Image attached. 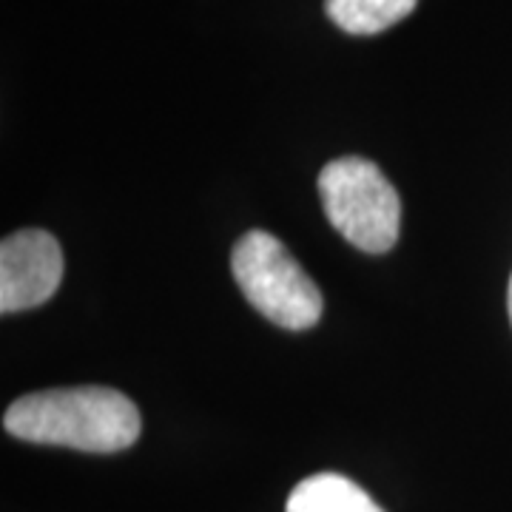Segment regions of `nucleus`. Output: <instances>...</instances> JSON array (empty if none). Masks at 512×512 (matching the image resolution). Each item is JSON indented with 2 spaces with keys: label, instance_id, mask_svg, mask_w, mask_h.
I'll list each match as a JSON object with an SVG mask.
<instances>
[{
  "label": "nucleus",
  "instance_id": "nucleus-6",
  "mask_svg": "<svg viewBox=\"0 0 512 512\" xmlns=\"http://www.w3.org/2000/svg\"><path fill=\"white\" fill-rule=\"evenodd\" d=\"M419 0H325L330 20L348 35H379L404 20Z\"/></svg>",
  "mask_w": 512,
  "mask_h": 512
},
{
  "label": "nucleus",
  "instance_id": "nucleus-5",
  "mask_svg": "<svg viewBox=\"0 0 512 512\" xmlns=\"http://www.w3.org/2000/svg\"><path fill=\"white\" fill-rule=\"evenodd\" d=\"M285 512H384L350 478L319 473L293 487Z\"/></svg>",
  "mask_w": 512,
  "mask_h": 512
},
{
  "label": "nucleus",
  "instance_id": "nucleus-7",
  "mask_svg": "<svg viewBox=\"0 0 512 512\" xmlns=\"http://www.w3.org/2000/svg\"><path fill=\"white\" fill-rule=\"evenodd\" d=\"M510 319H512V279H510Z\"/></svg>",
  "mask_w": 512,
  "mask_h": 512
},
{
  "label": "nucleus",
  "instance_id": "nucleus-3",
  "mask_svg": "<svg viewBox=\"0 0 512 512\" xmlns=\"http://www.w3.org/2000/svg\"><path fill=\"white\" fill-rule=\"evenodd\" d=\"M231 271L256 311L285 330H308L322 316V291L293 254L268 231L239 239Z\"/></svg>",
  "mask_w": 512,
  "mask_h": 512
},
{
  "label": "nucleus",
  "instance_id": "nucleus-4",
  "mask_svg": "<svg viewBox=\"0 0 512 512\" xmlns=\"http://www.w3.org/2000/svg\"><path fill=\"white\" fill-rule=\"evenodd\" d=\"M63 279V251L49 231L23 228L0 245V313L49 302Z\"/></svg>",
  "mask_w": 512,
  "mask_h": 512
},
{
  "label": "nucleus",
  "instance_id": "nucleus-1",
  "mask_svg": "<svg viewBox=\"0 0 512 512\" xmlns=\"http://www.w3.org/2000/svg\"><path fill=\"white\" fill-rule=\"evenodd\" d=\"M3 427L32 444L72 447L83 453H120L140 439L134 402L111 387H57L9 404Z\"/></svg>",
  "mask_w": 512,
  "mask_h": 512
},
{
  "label": "nucleus",
  "instance_id": "nucleus-2",
  "mask_svg": "<svg viewBox=\"0 0 512 512\" xmlns=\"http://www.w3.org/2000/svg\"><path fill=\"white\" fill-rule=\"evenodd\" d=\"M319 197L330 225L365 254H384L402 231V200L365 157H339L319 174Z\"/></svg>",
  "mask_w": 512,
  "mask_h": 512
}]
</instances>
